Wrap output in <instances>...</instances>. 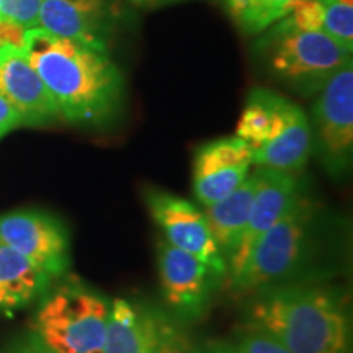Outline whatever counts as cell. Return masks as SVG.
<instances>
[{
	"label": "cell",
	"instance_id": "25",
	"mask_svg": "<svg viewBox=\"0 0 353 353\" xmlns=\"http://www.w3.org/2000/svg\"><path fill=\"white\" fill-rule=\"evenodd\" d=\"M208 353H242L232 341H210L205 343Z\"/></svg>",
	"mask_w": 353,
	"mask_h": 353
},
{
	"label": "cell",
	"instance_id": "2",
	"mask_svg": "<svg viewBox=\"0 0 353 353\" xmlns=\"http://www.w3.org/2000/svg\"><path fill=\"white\" fill-rule=\"evenodd\" d=\"M242 325L267 334L293 353L353 350L345 299L321 286H268L247 304Z\"/></svg>",
	"mask_w": 353,
	"mask_h": 353
},
{
	"label": "cell",
	"instance_id": "5",
	"mask_svg": "<svg viewBox=\"0 0 353 353\" xmlns=\"http://www.w3.org/2000/svg\"><path fill=\"white\" fill-rule=\"evenodd\" d=\"M311 219V201L299 193L290 210L259 237L239 270L229 275L231 290L254 293L288 276L303 257Z\"/></svg>",
	"mask_w": 353,
	"mask_h": 353
},
{
	"label": "cell",
	"instance_id": "27",
	"mask_svg": "<svg viewBox=\"0 0 353 353\" xmlns=\"http://www.w3.org/2000/svg\"><path fill=\"white\" fill-rule=\"evenodd\" d=\"M132 3L136 6H143V7H151V6H157V3H164V2H172V0H131Z\"/></svg>",
	"mask_w": 353,
	"mask_h": 353
},
{
	"label": "cell",
	"instance_id": "24",
	"mask_svg": "<svg viewBox=\"0 0 353 353\" xmlns=\"http://www.w3.org/2000/svg\"><path fill=\"white\" fill-rule=\"evenodd\" d=\"M19 126H21L19 113L15 112V108H13L2 95H0V139H2L7 132H10Z\"/></svg>",
	"mask_w": 353,
	"mask_h": 353
},
{
	"label": "cell",
	"instance_id": "4",
	"mask_svg": "<svg viewBox=\"0 0 353 353\" xmlns=\"http://www.w3.org/2000/svg\"><path fill=\"white\" fill-rule=\"evenodd\" d=\"M257 52L273 76L303 94L319 92L352 61V51L321 30H303L276 21L265 30Z\"/></svg>",
	"mask_w": 353,
	"mask_h": 353
},
{
	"label": "cell",
	"instance_id": "8",
	"mask_svg": "<svg viewBox=\"0 0 353 353\" xmlns=\"http://www.w3.org/2000/svg\"><path fill=\"white\" fill-rule=\"evenodd\" d=\"M0 241L23 255L51 278L70 265V239L65 224L41 210H17L0 216Z\"/></svg>",
	"mask_w": 353,
	"mask_h": 353
},
{
	"label": "cell",
	"instance_id": "13",
	"mask_svg": "<svg viewBox=\"0 0 353 353\" xmlns=\"http://www.w3.org/2000/svg\"><path fill=\"white\" fill-rule=\"evenodd\" d=\"M113 10L107 0H43L39 26L54 37L108 51Z\"/></svg>",
	"mask_w": 353,
	"mask_h": 353
},
{
	"label": "cell",
	"instance_id": "23",
	"mask_svg": "<svg viewBox=\"0 0 353 353\" xmlns=\"http://www.w3.org/2000/svg\"><path fill=\"white\" fill-rule=\"evenodd\" d=\"M232 342L242 353H293L275 339L247 325L236 330Z\"/></svg>",
	"mask_w": 353,
	"mask_h": 353
},
{
	"label": "cell",
	"instance_id": "18",
	"mask_svg": "<svg viewBox=\"0 0 353 353\" xmlns=\"http://www.w3.org/2000/svg\"><path fill=\"white\" fill-rule=\"evenodd\" d=\"M311 145V123L304 110L299 108L275 139L252 151V164L262 169L296 174L306 165Z\"/></svg>",
	"mask_w": 353,
	"mask_h": 353
},
{
	"label": "cell",
	"instance_id": "12",
	"mask_svg": "<svg viewBox=\"0 0 353 353\" xmlns=\"http://www.w3.org/2000/svg\"><path fill=\"white\" fill-rule=\"evenodd\" d=\"M259 174L260 182L252 206H250L249 221H247L236 250L228 259L229 275H234L239 270L259 237L267 232L290 210V206L301 193V187H299L294 174L262 169V167H259Z\"/></svg>",
	"mask_w": 353,
	"mask_h": 353
},
{
	"label": "cell",
	"instance_id": "21",
	"mask_svg": "<svg viewBox=\"0 0 353 353\" xmlns=\"http://www.w3.org/2000/svg\"><path fill=\"white\" fill-rule=\"evenodd\" d=\"M322 7V32L353 50V0H319Z\"/></svg>",
	"mask_w": 353,
	"mask_h": 353
},
{
	"label": "cell",
	"instance_id": "16",
	"mask_svg": "<svg viewBox=\"0 0 353 353\" xmlns=\"http://www.w3.org/2000/svg\"><path fill=\"white\" fill-rule=\"evenodd\" d=\"M52 278L0 241V311L28 306L50 288Z\"/></svg>",
	"mask_w": 353,
	"mask_h": 353
},
{
	"label": "cell",
	"instance_id": "9",
	"mask_svg": "<svg viewBox=\"0 0 353 353\" xmlns=\"http://www.w3.org/2000/svg\"><path fill=\"white\" fill-rule=\"evenodd\" d=\"M157 268L162 294L172 309V316L182 324L203 319L208 311L216 278H221L218 273L165 241L157 244Z\"/></svg>",
	"mask_w": 353,
	"mask_h": 353
},
{
	"label": "cell",
	"instance_id": "10",
	"mask_svg": "<svg viewBox=\"0 0 353 353\" xmlns=\"http://www.w3.org/2000/svg\"><path fill=\"white\" fill-rule=\"evenodd\" d=\"M252 151L237 136L198 148L193 157V193L201 206H211L232 193L249 176Z\"/></svg>",
	"mask_w": 353,
	"mask_h": 353
},
{
	"label": "cell",
	"instance_id": "3",
	"mask_svg": "<svg viewBox=\"0 0 353 353\" xmlns=\"http://www.w3.org/2000/svg\"><path fill=\"white\" fill-rule=\"evenodd\" d=\"M34 312L30 341L48 353H103L112 301L79 280L46 291Z\"/></svg>",
	"mask_w": 353,
	"mask_h": 353
},
{
	"label": "cell",
	"instance_id": "28",
	"mask_svg": "<svg viewBox=\"0 0 353 353\" xmlns=\"http://www.w3.org/2000/svg\"><path fill=\"white\" fill-rule=\"evenodd\" d=\"M0 50H2V48H0Z\"/></svg>",
	"mask_w": 353,
	"mask_h": 353
},
{
	"label": "cell",
	"instance_id": "7",
	"mask_svg": "<svg viewBox=\"0 0 353 353\" xmlns=\"http://www.w3.org/2000/svg\"><path fill=\"white\" fill-rule=\"evenodd\" d=\"M144 200L165 242L192 254L219 276L226 275V259L216 244L205 213L196 205L154 187L144 190Z\"/></svg>",
	"mask_w": 353,
	"mask_h": 353
},
{
	"label": "cell",
	"instance_id": "17",
	"mask_svg": "<svg viewBox=\"0 0 353 353\" xmlns=\"http://www.w3.org/2000/svg\"><path fill=\"white\" fill-rule=\"evenodd\" d=\"M154 343L152 307L123 298L112 301L103 353H151Z\"/></svg>",
	"mask_w": 353,
	"mask_h": 353
},
{
	"label": "cell",
	"instance_id": "20",
	"mask_svg": "<svg viewBox=\"0 0 353 353\" xmlns=\"http://www.w3.org/2000/svg\"><path fill=\"white\" fill-rule=\"evenodd\" d=\"M154 343L151 353H208L174 316L152 307Z\"/></svg>",
	"mask_w": 353,
	"mask_h": 353
},
{
	"label": "cell",
	"instance_id": "1",
	"mask_svg": "<svg viewBox=\"0 0 353 353\" xmlns=\"http://www.w3.org/2000/svg\"><path fill=\"white\" fill-rule=\"evenodd\" d=\"M23 51L50 92L59 118L101 126L120 112L125 79L107 50L34 28L25 33Z\"/></svg>",
	"mask_w": 353,
	"mask_h": 353
},
{
	"label": "cell",
	"instance_id": "19",
	"mask_svg": "<svg viewBox=\"0 0 353 353\" xmlns=\"http://www.w3.org/2000/svg\"><path fill=\"white\" fill-rule=\"evenodd\" d=\"M299 0H226L229 13L245 33H262L281 20Z\"/></svg>",
	"mask_w": 353,
	"mask_h": 353
},
{
	"label": "cell",
	"instance_id": "14",
	"mask_svg": "<svg viewBox=\"0 0 353 353\" xmlns=\"http://www.w3.org/2000/svg\"><path fill=\"white\" fill-rule=\"evenodd\" d=\"M299 108L301 107L275 92L254 88L247 97L236 136L249 145L250 151H255L275 139Z\"/></svg>",
	"mask_w": 353,
	"mask_h": 353
},
{
	"label": "cell",
	"instance_id": "26",
	"mask_svg": "<svg viewBox=\"0 0 353 353\" xmlns=\"http://www.w3.org/2000/svg\"><path fill=\"white\" fill-rule=\"evenodd\" d=\"M13 353H48V352L43 350L41 347H38L33 341L26 339L25 342H21L15 347V352H13Z\"/></svg>",
	"mask_w": 353,
	"mask_h": 353
},
{
	"label": "cell",
	"instance_id": "11",
	"mask_svg": "<svg viewBox=\"0 0 353 353\" xmlns=\"http://www.w3.org/2000/svg\"><path fill=\"white\" fill-rule=\"evenodd\" d=\"M0 95L19 113L21 126H41L59 118L50 92L23 48L0 50Z\"/></svg>",
	"mask_w": 353,
	"mask_h": 353
},
{
	"label": "cell",
	"instance_id": "22",
	"mask_svg": "<svg viewBox=\"0 0 353 353\" xmlns=\"http://www.w3.org/2000/svg\"><path fill=\"white\" fill-rule=\"evenodd\" d=\"M41 3L43 0H0V20L25 32L38 28Z\"/></svg>",
	"mask_w": 353,
	"mask_h": 353
},
{
	"label": "cell",
	"instance_id": "15",
	"mask_svg": "<svg viewBox=\"0 0 353 353\" xmlns=\"http://www.w3.org/2000/svg\"><path fill=\"white\" fill-rule=\"evenodd\" d=\"M260 182L259 170L249 175L239 187L224 196L223 200L216 201L214 205L206 206L205 213L211 232L218 244L221 254L224 255L228 265V259L231 257L237 244H239L242 232H244L247 221H249L250 206L254 196L257 193Z\"/></svg>",
	"mask_w": 353,
	"mask_h": 353
},
{
	"label": "cell",
	"instance_id": "6",
	"mask_svg": "<svg viewBox=\"0 0 353 353\" xmlns=\"http://www.w3.org/2000/svg\"><path fill=\"white\" fill-rule=\"evenodd\" d=\"M316 151L332 176L345 175L353 154V65L341 68L322 85L314 110Z\"/></svg>",
	"mask_w": 353,
	"mask_h": 353
}]
</instances>
